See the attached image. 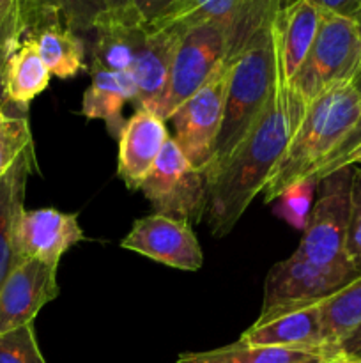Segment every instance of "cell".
Wrapping results in <instances>:
<instances>
[{
    "instance_id": "1",
    "label": "cell",
    "mask_w": 361,
    "mask_h": 363,
    "mask_svg": "<svg viewBox=\"0 0 361 363\" xmlns=\"http://www.w3.org/2000/svg\"><path fill=\"white\" fill-rule=\"evenodd\" d=\"M306 108V101L294 91L280 69L275 89L250 133L229 162L205 179L207 204L204 216L216 238L227 236L260 194L265 179L299 128Z\"/></svg>"
},
{
    "instance_id": "2",
    "label": "cell",
    "mask_w": 361,
    "mask_h": 363,
    "mask_svg": "<svg viewBox=\"0 0 361 363\" xmlns=\"http://www.w3.org/2000/svg\"><path fill=\"white\" fill-rule=\"evenodd\" d=\"M361 113V96L353 84L322 92L308 105L306 113L280 162L265 179V204L276 201L287 188L306 179L350 133Z\"/></svg>"
},
{
    "instance_id": "3",
    "label": "cell",
    "mask_w": 361,
    "mask_h": 363,
    "mask_svg": "<svg viewBox=\"0 0 361 363\" xmlns=\"http://www.w3.org/2000/svg\"><path fill=\"white\" fill-rule=\"evenodd\" d=\"M275 21V20H273ZM273 21L264 25L230 66L222 130L204 176H214L246 138L264 110L280 73Z\"/></svg>"
},
{
    "instance_id": "4",
    "label": "cell",
    "mask_w": 361,
    "mask_h": 363,
    "mask_svg": "<svg viewBox=\"0 0 361 363\" xmlns=\"http://www.w3.org/2000/svg\"><path fill=\"white\" fill-rule=\"evenodd\" d=\"M243 48L227 23L209 21L186 28L177 43L168 89L156 116L168 121L186 99L209 84Z\"/></svg>"
},
{
    "instance_id": "5",
    "label": "cell",
    "mask_w": 361,
    "mask_h": 363,
    "mask_svg": "<svg viewBox=\"0 0 361 363\" xmlns=\"http://www.w3.org/2000/svg\"><path fill=\"white\" fill-rule=\"evenodd\" d=\"M360 71V23L353 18L324 11L314 46L290 85L310 105L331 87L353 84Z\"/></svg>"
},
{
    "instance_id": "6",
    "label": "cell",
    "mask_w": 361,
    "mask_h": 363,
    "mask_svg": "<svg viewBox=\"0 0 361 363\" xmlns=\"http://www.w3.org/2000/svg\"><path fill=\"white\" fill-rule=\"evenodd\" d=\"M354 165L335 170L319 181L317 199L296 254L326 268H354L345 245L350 218Z\"/></svg>"
},
{
    "instance_id": "7",
    "label": "cell",
    "mask_w": 361,
    "mask_h": 363,
    "mask_svg": "<svg viewBox=\"0 0 361 363\" xmlns=\"http://www.w3.org/2000/svg\"><path fill=\"white\" fill-rule=\"evenodd\" d=\"M140 191L156 213L180 218L188 223L198 222L205 215V176L191 167L172 137L163 145Z\"/></svg>"
},
{
    "instance_id": "8",
    "label": "cell",
    "mask_w": 361,
    "mask_h": 363,
    "mask_svg": "<svg viewBox=\"0 0 361 363\" xmlns=\"http://www.w3.org/2000/svg\"><path fill=\"white\" fill-rule=\"evenodd\" d=\"M232 62L227 64L209 84L186 99L170 117L176 130L173 140L191 167L202 174L211 162L222 130Z\"/></svg>"
},
{
    "instance_id": "9",
    "label": "cell",
    "mask_w": 361,
    "mask_h": 363,
    "mask_svg": "<svg viewBox=\"0 0 361 363\" xmlns=\"http://www.w3.org/2000/svg\"><path fill=\"white\" fill-rule=\"evenodd\" d=\"M120 247L183 272H198L204 264V252L191 223L163 213L137 220Z\"/></svg>"
},
{
    "instance_id": "10",
    "label": "cell",
    "mask_w": 361,
    "mask_h": 363,
    "mask_svg": "<svg viewBox=\"0 0 361 363\" xmlns=\"http://www.w3.org/2000/svg\"><path fill=\"white\" fill-rule=\"evenodd\" d=\"M285 0H179L176 9L156 25L154 28H176L184 32L209 21L227 23L243 46L275 20Z\"/></svg>"
},
{
    "instance_id": "11",
    "label": "cell",
    "mask_w": 361,
    "mask_h": 363,
    "mask_svg": "<svg viewBox=\"0 0 361 363\" xmlns=\"http://www.w3.org/2000/svg\"><path fill=\"white\" fill-rule=\"evenodd\" d=\"M322 300L292 301L262 311L241 340L250 346L329 351L322 332Z\"/></svg>"
},
{
    "instance_id": "12",
    "label": "cell",
    "mask_w": 361,
    "mask_h": 363,
    "mask_svg": "<svg viewBox=\"0 0 361 363\" xmlns=\"http://www.w3.org/2000/svg\"><path fill=\"white\" fill-rule=\"evenodd\" d=\"M361 277L354 268H326L294 252L276 262L264 282L262 311L303 300H321Z\"/></svg>"
},
{
    "instance_id": "13",
    "label": "cell",
    "mask_w": 361,
    "mask_h": 363,
    "mask_svg": "<svg viewBox=\"0 0 361 363\" xmlns=\"http://www.w3.org/2000/svg\"><path fill=\"white\" fill-rule=\"evenodd\" d=\"M59 291L57 266L39 259L18 262L0 287V333L34 323Z\"/></svg>"
},
{
    "instance_id": "14",
    "label": "cell",
    "mask_w": 361,
    "mask_h": 363,
    "mask_svg": "<svg viewBox=\"0 0 361 363\" xmlns=\"http://www.w3.org/2000/svg\"><path fill=\"white\" fill-rule=\"evenodd\" d=\"M85 234L78 223V213L55 208L23 209L16 225V259H39L59 268L62 255L81 243Z\"/></svg>"
},
{
    "instance_id": "15",
    "label": "cell",
    "mask_w": 361,
    "mask_h": 363,
    "mask_svg": "<svg viewBox=\"0 0 361 363\" xmlns=\"http://www.w3.org/2000/svg\"><path fill=\"white\" fill-rule=\"evenodd\" d=\"M168 138L165 121L147 108L137 106L133 116L124 121L119 133L117 174L130 190H140Z\"/></svg>"
},
{
    "instance_id": "16",
    "label": "cell",
    "mask_w": 361,
    "mask_h": 363,
    "mask_svg": "<svg viewBox=\"0 0 361 363\" xmlns=\"http://www.w3.org/2000/svg\"><path fill=\"white\" fill-rule=\"evenodd\" d=\"M147 27L133 7L106 9L96 18L92 30V66L113 73L131 71L138 50L144 43Z\"/></svg>"
},
{
    "instance_id": "17",
    "label": "cell",
    "mask_w": 361,
    "mask_h": 363,
    "mask_svg": "<svg viewBox=\"0 0 361 363\" xmlns=\"http://www.w3.org/2000/svg\"><path fill=\"white\" fill-rule=\"evenodd\" d=\"M180 34L183 32L176 28L147 27V34L130 71L137 84V105L142 108L158 113L168 89L173 55Z\"/></svg>"
},
{
    "instance_id": "18",
    "label": "cell",
    "mask_w": 361,
    "mask_h": 363,
    "mask_svg": "<svg viewBox=\"0 0 361 363\" xmlns=\"http://www.w3.org/2000/svg\"><path fill=\"white\" fill-rule=\"evenodd\" d=\"M322 14L324 9L314 0H294L276 13L273 32L280 69L287 82L296 77L306 60L317 38Z\"/></svg>"
},
{
    "instance_id": "19",
    "label": "cell",
    "mask_w": 361,
    "mask_h": 363,
    "mask_svg": "<svg viewBox=\"0 0 361 363\" xmlns=\"http://www.w3.org/2000/svg\"><path fill=\"white\" fill-rule=\"evenodd\" d=\"M35 170L34 145L23 152L11 167L9 172L0 179V287L18 264L16 259V225L25 209V191L30 174Z\"/></svg>"
},
{
    "instance_id": "20",
    "label": "cell",
    "mask_w": 361,
    "mask_h": 363,
    "mask_svg": "<svg viewBox=\"0 0 361 363\" xmlns=\"http://www.w3.org/2000/svg\"><path fill=\"white\" fill-rule=\"evenodd\" d=\"M127 101L138 103L137 84L130 71L113 73L91 66V85L81 99V113L87 119H103L110 133L119 138L124 126L122 108Z\"/></svg>"
},
{
    "instance_id": "21",
    "label": "cell",
    "mask_w": 361,
    "mask_h": 363,
    "mask_svg": "<svg viewBox=\"0 0 361 363\" xmlns=\"http://www.w3.org/2000/svg\"><path fill=\"white\" fill-rule=\"evenodd\" d=\"M52 73L39 55L34 38L25 35L11 52L4 69V99L13 110L27 112L28 103L50 85Z\"/></svg>"
},
{
    "instance_id": "22",
    "label": "cell",
    "mask_w": 361,
    "mask_h": 363,
    "mask_svg": "<svg viewBox=\"0 0 361 363\" xmlns=\"http://www.w3.org/2000/svg\"><path fill=\"white\" fill-rule=\"evenodd\" d=\"M336 358L329 351L296 350V347L250 346L237 340L229 346L202 353L180 354L177 363H329Z\"/></svg>"
},
{
    "instance_id": "23",
    "label": "cell",
    "mask_w": 361,
    "mask_h": 363,
    "mask_svg": "<svg viewBox=\"0 0 361 363\" xmlns=\"http://www.w3.org/2000/svg\"><path fill=\"white\" fill-rule=\"evenodd\" d=\"M106 9V0H23L25 35L50 25H64L76 34L91 32L96 18Z\"/></svg>"
},
{
    "instance_id": "24",
    "label": "cell",
    "mask_w": 361,
    "mask_h": 363,
    "mask_svg": "<svg viewBox=\"0 0 361 363\" xmlns=\"http://www.w3.org/2000/svg\"><path fill=\"white\" fill-rule=\"evenodd\" d=\"M361 328V277L322 300L326 346L340 357V347Z\"/></svg>"
},
{
    "instance_id": "25",
    "label": "cell",
    "mask_w": 361,
    "mask_h": 363,
    "mask_svg": "<svg viewBox=\"0 0 361 363\" xmlns=\"http://www.w3.org/2000/svg\"><path fill=\"white\" fill-rule=\"evenodd\" d=\"M38 45L39 55L50 73L57 78H73L85 69V43L64 25H50L30 34Z\"/></svg>"
},
{
    "instance_id": "26",
    "label": "cell",
    "mask_w": 361,
    "mask_h": 363,
    "mask_svg": "<svg viewBox=\"0 0 361 363\" xmlns=\"http://www.w3.org/2000/svg\"><path fill=\"white\" fill-rule=\"evenodd\" d=\"M32 145L27 112L0 105V179Z\"/></svg>"
},
{
    "instance_id": "27",
    "label": "cell",
    "mask_w": 361,
    "mask_h": 363,
    "mask_svg": "<svg viewBox=\"0 0 361 363\" xmlns=\"http://www.w3.org/2000/svg\"><path fill=\"white\" fill-rule=\"evenodd\" d=\"M317 186L319 181L306 177V179L299 181L294 186L287 188L276 199L275 215L280 216L283 222H287L294 229L304 230L308 218H310L311 208H314Z\"/></svg>"
},
{
    "instance_id": "28",
    "label": "cell",
    "mask_w": 361,
    "mask_h": 363,
    "mask_svg": "<svg viewBox=\"0 0 361 363\" xmlns=\"http://www.w3.org/2000/svg\"><path fill=\"white\" fill-rule=\"evenodd\" d=\"M0 363H46L34 323L0 333Z\"/></svg>"
},
{
    "instance_id": "29",
    "label": "cell",
    "mask_w": 361,
    "mask_h": 363,
    "mask_svg": "<svg viewBox=\"0 0 361 363\" xmlns=\"http://www.w3.org/2000/svg\"><path fill=\"white\" fill-rule=\"evenodd\" d=\"M361 149V113L357 123L354 124V128L350 130V133L340 142L338 147L314 170L308 177L315 181H321L322 177L328 176V174L335 172V170L343 169V167H353L354 156L357 155V151Z\"/></svg>"
},
{
    "instance_id": "30",
    "label": "cell",
    "mask_w": 361,
    "mask_h": 363,
    "mask_svg": "<svg viewBox=\"0 0 361 363\" xmlns=\"http://www.w3.org/2000/svg\"><path fill=\"white\" fill-rule=\"evenodd\" d=\"M25 34L23 0H0V48L13 52Z\"/></svg>"
},
{
    "instance_id": "31",
    "label": "cell",
    "mask_w": 361,
    "mask_h": 363,
    "mask_svg": "<svg viewBox=\"0 0 361 363\" xmlns=\"http://www.w3.org/2000/svg\"><path fill=\"white\" fill-rule=\"evenodd\" d=\"M347 257L361 275V169H354L353 191H350V218L345 245Z\"/></svg>"
},
{
    "instance_id": "32",
    "label": "cell",
    "mask_w": 361,
    "mask_h": 363,
    "mask_svg": "<svg viewBox=\"0 0 361 363\" xmlns=\"http://www.w3.org/2000/svg\"><path fill=\"white\" fill-rule=\"evenodd\" d=\"M179 0H130V6L145 25H156L165 20Z\"/></svg>"
},
{
    "instance_id": "33",
    "label": "cell",
    "mask_w": 361,
    "mask_h": 363,
    "mask_svg": "<svg viewBox=\"0 0 361 363\" xmlns=\"http://www.w3.org/2000/svg\"><path fill=\"white\" fill-rule=\"evenodd\" d=\"M289 2H294V0H285V4ZM314 2H317L324 11L342 14V16L353 18L356 21L361 16V0H314Z\"/></svg>"
},
{
    "instance_id": "34",
    "label": "cell",
    "mask_w": 361,
    "mask_h": 363,
    "mask_svg": "<svg viewBox=\"0 0 361 363\" xmlns=\"http://www.w3.org/2000/svg\"><path fill=\"white\" fill-rule=\"evenodd\" d=\"M9 50L0 48V105L2 106H7L6 99H4V69H6V62L7 59H9ZM7 108H9V106H7Z\"/></svg>"
},
{
    "instance_id": "35",
    "label": "cell",
    "mask_w": 361,
    "mask_h": 363,
    "mask_svg": "<svg viewBox=\"0 0 361 363\" xmlns=\"http://www.w3.org/2000/svg\"><path fill=\"white\" fill-rule=\"evenodd\" d=\"M106 2H108V9H122L130 6V0H106Z\"/></svg>"
},
{
    "instance_id": "36",
    "label": "cell",
    "mask_w": 361,
    "mask_h": 363,
    "mask_svg": "<svg viewBox=\"0 0 361 363\" xmlns=\"http://www.w3.org/2000/svg\"><path fill=\"white\" fill-rule=\"evenodd\" d=\"M353 85H354V89H356V91L360 92V96H361V71H360V73H357V77L354 78Z\"/></svg>"
},
{
    "instance_id": "37",
    "label": "cell",
    "mask_w": 361,
    "mask_h": 363,
    "mask_svg": "<svg viewBox=\"0 0 361 363\" xmlns=\"http://www.w3.org/2000/svg\"><path fill=\"white\" fill-rule=\"evenodd\" d=\"M353 165H361V149H360V151H357V155L354 156V162H353Z\"/></svg>"
},
{
    "instance_id": "38",
    "label": "cell",
    "mask_w": 361,
    "mask_h": 363,
    "mask_svg": "<svg viewBox=\"0 0 361 363\" xmlns=\"http://www.w3.org/2000/svg\"><path fill=\"white\" fill-rule=\"evenodd\" d=\"M343 363H361V360H349V358H343Z\"/></svg>"
},
{
    "instance_id": "39",
    "label": "cell",
    "mask_w": 361,
    "mask_h": 363,
    "mask_svg": "<svg viewBox=\"0 0 361 363\" xmlns=\"http://www.w3.org/2000/svg\"><path fill=\"white\" fill-rule=\"evenodd\" d=\"M329 363H343V358H336V360H331Z\"/></svg>"
},
{
    "instance_id": "40",
    "label": "cell",
    "mask_w": 361,
    "mask_h": 363,
    "mask_svg": "<svg viewBox=\"0 0 361 363\" xmlns=\"http://www.w3.org/2000/svg\"><path fill=\"white\" fill-rule=\"evenodd\" d=\"M357 23H360V28H361V18H360V20H357Z\"/></svg>"
},
{
    "instance_id": "41",
    "label": "cell",
    "mask_w": 361,
    "mask_h": 363,
    "mask_svg": "<svg viewBox=\"0 0 361 363\" xmlns=\"http://www.w3.org/2000/svg\"><path fill=\"white\" fill-rule=\"evenodd\" d=\"M360 18H361V16H360Z\"/></svg>"
}]
</instances>
